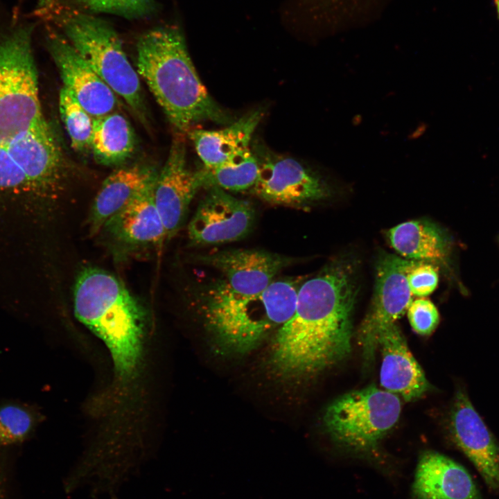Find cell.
<instances>
[{
  "label": "cell",
  "instance_id": "obj_1",
  "mask_svg": "<svg viewBox=\"0 0 499 499\" xmlns=\"http://www.w3.org/2000/svg\"><path fill=\"white\" fill-rule=\"evenodd\" d=\"M67 177L42 108L33 48L0 40V231L28 234L49 222Z\"/></svg>",
  "mask_w": 499,
  "mask_h": 499
},
{
  "label": "cell",
  "instance_id": "obj_2",
  "mask_svg": "<svg viewBox=\"0 0 499 499\" xmlns=\"http://www.w3.org/2000/svg\"><path fill=\"white\" fill-rule=\"evenodd\" d=\"M358 292L356 265L349 259L333 261L302 283L294 314L275 335L273 369L283 377L305 378L345 359Z\"/></svg>",
  "mask_w": 499,
  "mask_h": 499
},
{
  "label": "cell",
  "instance_id": "obj_3",
  "mask_svg": "<svg viewBox=\"0 0 499 499\" xmlns=\"http://www.w3.org/2000/svg\"><path fill=\"white\" fill-rule=\"evenodd\" d=\"M73 309L108 349L118 388H126L138 377L143 362L144 308L114 274L87 266L75 282Z\"/></svg>",
  "mask_w": 499,
  "mask_h": 499
},
{
  "label": "cell",
  "instance_id": "obj_4",
  "mask_svg": "<svg viewBox=\"0 0 499 499\" xmlns=\"http://www.w3.org/2000/svg\"><path fill=\"white\" fill-rule=\"evenodd\" d=\"M137 52L139 76L180 133L204 121H234L209 94L177 30L161 27L148 31L139 39Z\"/></svg>",
  "mask_w": 499,
  "mask_h": 499
},
{
  "label": "cell",
  "instance_id": "obj_5",
  "mask_svg": "<svg viewBox=\"0 0 499 499\" xmlns=\"http://www.w3.org/2000/svg\"><path fill=\"white\" fill-rule=\"evenodd\" d=\"M299 286L294 281L274 280L261 292L241 295L216 282L204 293L207 324L225 349L249 352L290 319Z\"/></svg>",
  "mask_w": 499,
  "mask_h": 499
},
{
  "label": "cell",
  "instance_id": "obj_6",
  "mask_svg": "<svg viewBox=\"0 0 499 499\" xmlns=\"http://www.w3.org/2000/svg\"><path fill=\"white\" fill-rule=\"evenodd\" d=\"M60 18L70 44L137 118L147 123L139 76L114 28L104 20L78 11H67Z\"/></svg>",
  "mask_w": 499,
  "mask_h": 499
},
{
  "label": "cell",
  "instance_id": "obj_7",
  "mask_svg": "<svg viewBox=\"0 0 499 499\" xmlns=\"http://www.w3.org/2000/svg\"><path fill=\"white\" fill-rule=\"evenodd\" d=\"M401 410L396 394L371 385L332 401L324 414V425L337 443L366 451L375 448L394 427Z\"/></svg>",
  "mask_w": 499,
  "mask_h": 499
},
{
  "label": "cell",
  "instance_id": "obj_8",
  "mask_svg": "<svg viewBox=\"0 0 499 499\" xmlns=\"http://www.w3.org/2000/svg\"><path fill=\"white\" fill-rule=\"evenodd\" d=\"M413 260L383 252L376 265L371 303L357 331L363 365H372L382 333L403 315L412 301L407 274Z\"/></svg>",
  "mask_w": 499,
  "mask_h": 499
},
{
  "label": "cell",
  "instance_id": "obj_9",
  "mask_svg": "<svg viewBox=\"0 0 499 499\" xmlns=\"http://www.w3.org/2000/svg\"><path fill=\"white\" fill-rule=\"evenodd\" d=\"M255 155L259 173L251 190L263 200L272 204L302 208L331 196L328 184L295 159L265 150Z\"/></svg>",
  "mask_w": 499,
  "mask_h": 499
},
{
  "label": "cell",
  "instance_id": "obj_10",
  "mask_svg": "<svg viewBox=\"0 0 499 499\" xmlns=\"http://www.w3.org/2000/svg\"><path fill=\"white\" fill-rule=\"evenodd\" d=\"M207 189L188 225L191 243L218 245L245 237L254 223L253 206L217 186Z\"/></svg>",
  "mask_w": 499,
  "mask_h": 499
},
{
  "label": "cell",
  "instance_id": "obj_11",
  "mask_svg": "<svg viewBox=\"0 0 499 499\" xmlns=\"http://www.w3.org/2000/svg\"><path fill=\"white\" fill-rule=\"evenodd\" d=\"M155 182L110 218L100 230L103 240L116 257L160 247L166 239L153 200Z\"/></svg>",
  "mask_w": 499,
  "mask_h": 499
},
{
  "label": "cell",
  "instance_id": "obj_12",
  "mask_svg": "<svg viewBox=\"0 0 499 499\" xmlns=\"http://www.w3.org/2000/svg\"><path fill=\"white\" fill-rule=\"evenodd\" d=\"M202 187L201 170L193 171L189 168L185 141L177 134L153 188L154 202L164 224L166 239L171 238L181 228L191 200Z\"/></svg>",
  "mask_w": 499,
  "mask_h": 499
},
{
  "label": "cell",
  "instance_id": "obj_13",
  "mask_svg": "<svg viewBox=\"0 0 499 499\" xmlns=\"http://www.w3.org/2000/svg\"><path fill=\"white\" fill-rule=\"evenodd\" d=\"M46 47L58 69L62 87L93 117L115 112L118 96L62 35L48 33Z\"/></svg>",
  "mask_w": 499,
  "mask_h": 499
},
{
  "label": "cell",
  "instance_id": "obj_14",
  "mask_svg": "<svg viewBox=\"0 0 499 499\" xmlns=\"http://www.w3.org/2000/svg\"><path fill=\"white\" fill-rule=\"evenodd\" d=\"M449 430L455 444L473 463L487 487L499 493V444L463 389L455 394Z\"/></svg>",
  "mask_w": 499,
  "mask_h": 499
},
{
  "label": "cell",
  "instance_id": "obj_15",
  "mask_svg": "<svg viewBox=\"0 0 499 499\" xmlns=\"http://www.w3.org/2000/svg\"><path fill=\"white\" fill-rule=\"evenodd\" d=\"M204 264L222 274L221 281L231 291L252 295L263 291L292 259L260 250L233 249L205 254Z\"/></svg>",
  "mask_w": 499,
  "mask_h": 499
},
{
  "label": "cell",
  "instance_id": "obj_16",
  "mask_svg": "<svg viewBox=\"0 0 499 499\" xmlns=\"http://www.w3.org/2000/svg\"><path fill=\"white\" fill-rule=\"evenodd\" d=\"M378 348L382 355L380 382L385 390L399 394L406 401H412L430 389L422 368L395 323L382 333Z\"/></svg>",
  "mask_w": 499,
  "mask_h": 499
},
{
  "label": "cell",
  "instance_id": "obj_17",
  "mask_svg": "<svg viewBox=\"0 0 499 499\" xmlns=\"http://www.w3.org/2000/svg\"><path fill=\"white\" fill-rule=\"evenodd\" d=\"M412 491L417 499H482L464 466L432 450L425 451L419 458Z\"/></svg>",
  "mask_w": 499,
  "mask_h": 499
},
{
  "label": "cell",
  "instance_id": "obj_18",
  "mask_svg": "<svg viewBox=\"0 0 499 499\" xmlns=\"http://www.w3.org/2000/svg\"><path fill=\"white\" fill-rule=\"evenodd\" d=\"M158 173L148 166L137 164L118 168L102 183L91 205L89 234H98L103 225L151 186Z\"/></svg>",
  "mask_w": 499,
  "mask_h": 499
},
{
  "label": "cell",
  "instance_id": "obj_19",
  "mask_svg": "<svg viewBox=\"0 0 499 499\" xmlns=\"http://www.w3.org/2000/svg\"><path fill=\"white\" fill-rule=\"evenodd\" d=\"M263 116L261 109L247 113L217 130L193 129L188 136L193 143L204 168H213L250 148L252 135Z\"/></svg>",
  "mask_w": 499,
  "mask_h": 499
},
{
  "label": "cell",
  "instance_id": "obj_20",
  "mask_svg": "<svg viewBox=\"0 0 499 499\" xmlns=\"http://www.w3.org/2000/svg\"><path fill=\"white\" fill-rule=\"evenodd\" d=\"M391 246L401 256L414 261H442L448 245L442 231L426 220L401 223L387 231Z\"/></svg>",
  "mask_w": 499,
  "mask_h": 499
},
{
  "label": "cell",
  "instance_id": "obj_21",
  "mask_svg": "<svg viewBox=\"0 0 499 499\" xmlns=\"http://www.w3.org/2000/svg\"><path fill=\"white\" fill-rule=\"evenodd\" d=\"M135 146L133 128L123 114L115 111L94 118L90 150L97 162L120 164L131 156Z\"/></svg>",
  "mask_w": 499,
  "mask_h": 499
},
{
  "label": "cell",
  "instance_id": "obj_22",
  "mask_svg": "<svg viewBox=\"0 0 499 499\" xmlns=\"http://www.w3.org/2000/svg\"><path fill=\"white\" fill-rule=\"evenodd\" d=\"M203 187L217 186L226 191L252 189L259 173V160L250 148L213 168L201 169Z\"/></svg>",
  "mask_w": 499,
  "mask_h": 499
},
{
  "label": "cell",
  "instance_id": "obj_23",
  "mask_svg": "<svg viewBox=\"0 0 499 499\" xmlns=\"http://www.w3.org/2000/svg\"><path fill=\"white\" fill-rule=\"evenodd\" d=\"M58 107L71 147L80 152L90 150L94 118L62 86L59 93Z\"/></svg>",
  "mask_w": 499,
  "mask_h": 499
},
{
  "label": "cell",
  "instance_id": "obj_24",
  "mask_svg": "<svg viewBox=\"0 0 499 499\" xmlns=\"http://www.w3.org/2000/svg\"><path fill=\"white\" fill-rule=\"evenodd\" d=\"M38 421L37 414L28 405L17 403L0 405V447L24 441Z\"/></svg>",
  "mask_w": 499,
  "mask_h": 499
},
{
  "label": "cell",
  "instance_id": "obj_25",
  "mask_svg": "<svg viewBox=\"0 0 499 499\" xmlns=\"http://www.w3.org/2000/svg\"><path fill=\"white\" fill-rule=\"evenodd\" d=\"M92 12H107L128 18L145 17L155 10L153 0H72Z\"/></svg>",
  "mask_w": 499,
  "mask_h": 499
},
{
  "label": "cell",
  "instance_id": "obj_26",
  "mask_svg": "<svg viewBox=\"0 0 499 499\" xmlns=\"http://www.w3.org/2000/svg\"><path fill=\"white\" fill-rule=\"evenodd\" d=\"M407 310L412 328L419 335H430L439 324V312L428 299L419 298L412 300Z\"/></svg>",
  "mask_w": 499,
  "mask_h": 499
},
{
  "label": "cell",
  "instance_id": "obj_27",
  "mask_svg": "<svg viewBox=\"0 0 499 499\" xmlns=\"http://www.w3.org/2000/svg\"><path fill=\"white\" fill-rule=\"evenodd\" d=\"M407 280L411 293L423 297L435 290L439 278L436 269L431 263L413 260L408 271Z\"/></svg>",
  "mask_w": 499,
  "mask_h": 499
},
{
  "label": "cell",
  "instance_id": "obj_28",
  "mask_svg": "<svg viewBox=\"0 0 499 499\" xmlns=\"http://www.w3.org/2000/svg\"><path fill=\"white\" fill-rule=\"evenodd\" d=\"M495 3H496V6L497 12H498V16H499V0H495Z\"/></svg>",
  "mask_w": 499,
  "mask_h": 499
},
{
  "label": "cell",
  "instance_id": "obj_29",
  "mask_svg": "<svg viewBox=\"0 0 499 499\" xmlns=\"http://www.w3.org/2000/svg\"><path fill=\"white\" fill-rule=\"evenodd\" d=\"M2 493H2V491H1V486H0V499H3V498H2Z\"/></svg>",
  "mask_w": 499,
  "mask_h": 499
}]
</instances>
